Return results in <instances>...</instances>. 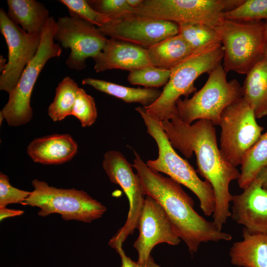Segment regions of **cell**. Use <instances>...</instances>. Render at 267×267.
Here are the masks:
<instances>
[{"label":"cell","mask_w":267,"mask_h":267,"mask_svg":"<svg viewBox=\"0 0 267 267\" xmlns=\"http://www.w3.org/2000/svg\"><path fill=\"white\" fill-rule=\"evenodd\" d=\"M178 34L195 52L221 43L214 27L199 23H181Z\"/></svg>","instance_id":"26"},{"label":"cell","mask_w":267,"mask_h":267,"mask_svg":"<svg viewBox=\"0 0 267 267\" xmlns=\"http://www.w3.org/2000/svg\"><path fill=\"white\" fill-rule=\"evenodd\" d=\"M171 72V70L148 66L130 72L127 79L133 85H141L146 88H157L167 84Z\"/></svg>","instance_id":"28"},{"label":"cell","mask_w":267,"mask_h":267,"mask_svg":"<svg viewBox=\"0 0 267 267\" xmlns=\"http://www.w3.org/2000/svg\"><path fill=\"white\" fill-rule=\"evenodd\" d=\"M223 49L222 67L227 73L246 75L264 59L265 21L223 19L214 27Z\"/></svg>","instance_id":"6"},{"label":"cell","mask_w":267,"mask_h":267,"mask_svg":"<svg viewBox=\"0 0 267 267\" xmlns=\"http://www.w3.org/2000/svg\"><path fill=\"white\" fill-rule=\"evenodd\" d=\"M80 122L82 127L91 126L96 121L97 112L93 97L80 88L76 98L72 115Z\"/></svg>","instance_id":"30"},{"label":"cell","mask_w":267,"mask_h":267,"mask_svg":"<svg viewBox=\"0 0 267 267\" xmlns=\"http://www.w3.org/2000/svg\"><path fill=\"white\" fill-rule=\"evenodd\" d=\"M232 219L253 234H267V191L258 174L243 192L232 195Z\"/></svg>","instance_id":"16"},{"label":"cell","mask_w":267,"mask_h":267,"mask_svg":"<svg viewBox=\"0 0 267 267\" xmlns=\"http://www.w3.org/2000/svg\"><path fill=\"white\" fill-rule=\"evenodd\" d=\"M6 60L2 55L0 56V72L2 73L6 68L7 64Z\"/></svg>","instance_id":"38"},{"label":"cell","mask_w":267,"mask_h":267,"mask_svg":"<svg viewBox=\"0 0 267 267\" xmlns=\"http://www.w3.org/2000/svg\"><path fill=\"white\" fill-rule=\"evenodd\" d=\"M66 6L70 14L75 15L87 22L100 27L111 21L107 15L95 10L85 0H60Z\"/></svg>","instance_id":"29"},{"label":"cell","mask_w":267,"mask_h":267,"mask_svg":"<svg viewBox=\"0 0 267 267\" xmlns=\"http://www.w3.org/2000/svg\"><path fill=\"white\" fill-rule=\"evenodd\" d=\"M147 49L152 66L171 71L194 52L179 34Z\"/></svg>","instance_id":"21"},{"label":"cell","mask_w":267,"mask_h":267,"mask_svg":"<svg viewBox=\"0 0 267 267\" xmlns=\"http://www.w3.org/2000/svg\"><path fill=\"white\" fill-rule=\"evenodd\" d=\"M89 4L97 12L107 15L112 19L133 13L126 0H87Z\"/></svg>","instance_id":"31"},{"label":"cell","mask_w":267,"mask_h":267,"mask_svg":"<svg viewBox=\"0 0 267 267\" xmlns=\"http://www.w3.org/2000/svg\"><path fill=\"white\" fill-rule=\"evenodd\" d=\"M116 252L120 256L121 260V267H160L154 261L153 258L150 256L148 259L143 262L139 263L134 262L127 256L125 254L123 247L119 249Z\"/></svg>","instance_id":"33"},{"label":"cell","mask_w":267,"mask_h":267,"mask_svg":"<svg viewBox=\"0 0 267 267\" xmlns=\"http://www.w3.org/2000/svg\"><path fill=\"white\" fill-rule=\"evenodd\" d=\"M267 165V131L262 134L246 154L237 179L239 186L245 188Z\"/></svg>","instance_id":"24"},{"label":"cell","mask_w":267,"mask_h":267,"mask_svg":"<svg viewBox=\"0 0 267 267\" xmlns=\"http://www.w3.org/2000/svg\"><path fill=\"white\" fill-rule=\"evenodd\" d=\"M243 240L234 242L229 251L231 263L239 267H267V234H253L244 227Z\"/></svg>","instance_id":"19"},{"label":"cell","mask_w":267,"mask_h":267,"mask_svg":"<svg viewBox=\"0 0 267 267\" xmlns=\"http://www.w3.org/2000/svg\"><path fill=\"white\" fill-rule=\"evenodd\" d=\"M82 84L90 86L97 90L121 99L125 102L139 103L143 107L153 103L162 92L156 88H133L90 77L84 79Z\"/></svg>","instance_id":"23"},{"label":"cell","mask_w":267,"mask_h":267,"mask_svg":"<svg viewBox=\"0 0 267 267\" xmlns=\"http://www.w3.org/2000/svg\"><path fill=\"white\" fill-rule=\"evenodd\" d=\"M262 178V187L267 191V165L258 174Z\"/></svg>","instance_id":"35"},{"label":"cell","mask_w":267,"mask_h":267,"mask_svg":"<svg viewBox=\"0 0 267 267\" xmlns=\"http://www.w3.org/2000/svg\"><path fill=\"white\" fill-rule=\"evenodd\" d=\"M102 167L110 181L120 186L130 204L127 219L124 225L110 240L109 245L116 251L122 247L129 235L134 232L145 200L140 179L133 171L125 157L120 152L110 150L104 155Z\"/></svg>","instance_id":"11"},{"label":"cell","mask_w":267,"mask_h":267,"mask_svg":"<svg viewBox=\"0 0 267 267\" xmlns=\"http://www.w3.org/2000/svg\"><path fill=\"white\" fill-rule=\"evenodd\" d=\"M223 17L244 22L267 21V0H243L237 7L224 12Z\"/></svg>","instance_id":"27"},{"label":"cell","mask_w":267,"mask_h":267,"mask_svg":"<svg viewBox=\"0 0 267 267\" xmlns=\"http://www.w3.org/2000/svg\"><path fill=\"white\" fill-rule=\"evenodd\" d=\"M226 73L219 64L191 98H179L176 102L178 118L187 124L204 119L219 125L224 110L242 97V86L235 79L228 81Z\"/></svg>","instance_id":"7"},{"label":"cell","mask_w":267,"mask_h":267,"mask_svg":"<svg viewBox=\"0 0 267 267\" xmlns=\"http://www.w3.org/2000/svg\"><path fill=\"white\" fill-rule=\"evenodd\" d=\"M93 59L97 73L111 69L131 72L152 66L146 48L112 38L108 39L101 51Z\"/></svg>","instance_id":"17"},{"label":"cell","mask_w":267,"mask_h":267,"mask_svg":"<svg viewBox=\"0 0 267 267\" xmlns=\"http://www.w3.org/2000/svg\"><path fill=\"white\" fill-rule=\"evenodd\" d=\"M32 183L34 190L24 205L40 208L38 215L41 217L56 213L66 221L90 222L106 211L105 206L82 190L58 188L38 179Z\"/></svg>","instance_id":"8"},{"label":"cell","mask_w":267,"mask_h":267,"mask_svg":"<svg viewBox=\"0 0 267 267\" xmlns=\"http://www.w3.org/2000/svg\"><path fill=\"white\" fill-rule=\"evenodd\" d=\"M128 5L133 9L137 7L141 3L142 0H126Z\"/></svg>","instance_id":"37"},{"label":"cell","mask_w":267,"mask_h":267,"mask_svg":"<svg viewBox=\"0 0 267 267\" xmlns=\"http://www.w3.org/2000/svg\"><path fill=\"white\" fill-rule=\"evenodd\" d=\"M256 118L253 109L243 97L229 105L221 117L220 149L225 159L235 167L242 164L262 135L263 128Z\"/></svg>","instance_id":"10"},{"label":"cell","mask_w":267,"mask_h":267,"mask_svg":"<svg viewBox=\"0 0 267 267\" xmlns=\"http://www.w3.org/2000/svg\"><path fill=\"white\" fill-rule=\"evenodd\" d=\"M56 21L50 16L41 33L39 49L22 72L13 89L9 93L7 102L0 112L10 126L16 127L27 124L33 117L30 101L33 90L38 77L47 62L59 57L62 48L54 42Z\"/></svg>","instance_id":"5"},{"label":"cell","mask_w":267,"mask_h":267,"mask_svg":"<svg viewBox=\"0 0 267 267\" xmlns=\"http://www.w3.org/2000/svg\"><path fill=\"white\" fill-rule=\"evenodd\" d=\"M136 228L139 235L133 247L138 253L139 263L148 259L156 245L166 243L177 245L180 241L163 207L148 195L145 196Z\"/></svg>","instance_id":"15"},{"label":"cell","mask_w":267,"mask_h":267,"mask_svg":"<svg viewBox=\"0 0 267 267\" xmlns=\"http://www.w3.org/2000/svg\"><path fill=\"white\" fill-rule=\"evenodd\" d=\"M0 30L7 45L8 61L0 76V89L9 93L40 46L41 34H29L12 21L0 9Z\"/></svg>","instance_id":"13"},{"label":"cell","mask_w":267,"mask_h":267,"mask_svg":"<svg viewBox=\"0 0 267 267\" xmlns=\"http://www.w3.org/2000/svg\"><path fill=\"white\" fill-rule=\"evenodd\" d=\"M7 15L14 23L29 34H41L50 17L44 4L35 0H7Z\"/></svg>","instance_id":"20"},{"label":"cell","mask_w":267,"mask_h":267,"mask_svg":"<svg viewBox=\"0 0 267 267\" xmlns=\"http://www.w3.org/2000/svg\"><path fill=\"white\" fill-rule=\"evenodd\" d=\"M264 59H265L267 61V21H265Z\"/></svg>","instance_id":"36"},{"label":"cell","mask_w":267,"mask_h":267,"mask_svg":"<svg viewBox=\"0 0 267 267\" xmlns=\"http://www.w3.org/2000/svg\"><path fill=\"white\" fill-rule=\"evenodd\" d=\"M24 213V211L20 210L9 209L6 207L0 208V220L9 217L20 216Z\"/></svg>","instance_id":"34"},{"label":"cell","mask_w":267,"mask_h":267,"mask_svg":"<svg viewBox=\"0 0 267 267\" xmlns=\"http://www.w3.org/2000/svg\"><path fill=\"white\" fill-rule=\"evenodd\" d=\"M31 192L21 190L12 186L7 176L0 174V208L6 207L9 204L21 203L24 205Z\"/></svg>","instance_id":"32"},{"label":"cell","mask_w":267,"mask_h":267,"mask_svg":"<svg viewBox=\"0 0 267 267\" xmlns=\"http://www.w3.org/2000/svg\"><path fill=\"white\" fill-rule=\"evenodd\" d=\"M106 37L148 48L178 34V23L129 13L97 27Z\"/></svg>","instance_id":"14"},{"label":"cell","mask_w":267,"mask_h":267,"mask_svg":"<svg viewBox=\"0 0 267 267\" xmlns=\"http://www.w3.org/2000/svg\"><path fill=\"white\" fill-rule=\"evenodd\" d=\"M242 97L253 109L256 118L267 115V61L263 59L246 74Z\"/></svg>","instance_id":"22"},{"label":"cell","mask_w":267,"mask_h":267,"mask_svg":"<svg viewBox=\"0 0 267 267\" xmlns=\"http://www.w3.org/2000/svg\"><path fill=\"white\" fill-rule=\"evenodd\" d=\"M143 120L147 132L155 140L158 157L149 160L147 166L156 172L168 175L170 178L190 189L198 198L200 207L206 216L213 214L216 199L213 188L207 180H202L188 161L175 150L162 127L161 121L146 112L143 107L135 108Z\"/></svg>","instance_id":"3"},{"label":"cell","mask_w":267,"mask_h":267,"mask_svg":"<svg viewBox=\"0 0 267 267\" xmlns=\"http://www.w3.org/2000/svg\"><path fill=\"white\" fill-rule=\"evenodd\" d=\"M223 57L221 43L192 53L171 70L169 80L159 97L151 105L143 107L146 112L160 121L177 116V100L182 95L187 98L196 92L195 81L204 73L209 74L221 64Z\"/></svg>","instance_id":"4"},{"label":"cell","mask_w":267,"mask_h":267,"mask_svg":"<svg viewBox=\"0 0 267 267\" xmlns=\"http://www.w3.org/2000/svg\"><path fill=\"white\" fill-rule=\"evenodd\" d=\"M77 84L70 77H64L58 85L55 95L48 108V114L54 121H60L72 115L78 91Z\"/></svg>","instance_id":"25"},{"label":"cell","mask_w":267,"mask_h":267,"mask_svg":"<svg viewBox=\"0 0 267 267\" xmlns=\"http://www.w3.org/2000/svg\"><path fill=\"white\" fill-rule=\"evenodd\" d=\"M243 0H142L133 10L135 15L152 19L181 23H199L215 27L224 12Z\"/></svg>","instance_id":"9"},{"label":"cell","mask_w":267,"mask_h":267,"mask_svg":"<svg viewBox=\"0 0 267 267\" xmlns=\"http://www.w3.org/2000/svg\"><path fill=\"white\" fill-rule=\"evenodd\" d=\"M161 123L174 148L186 158L195 154L197 171L213 188L216 207L213 222L222 230L231 216L229 206L232 195L229 192V184L238 179L240 173L225 159L219 148L215 125L204 119L187 124L178 116Z\"/></svg>","instance_id":"1"},{"label":"cell","mask_w":267,"mask_h":267,"mask_svg":"<svg viewBox=\"0 0 267 267\" xmlns=\"http://www.w3.org/2000/svg\"><path fill=\"white\" fill-rule=\"evenodd\" d=\"M56 26L54 39L70 49L66 64L72 70L84 69L86 60L101 51L108 40L97 28L74 15L58 18Z\"/></svg>","instance_id":"12"},{"label":"cell","mask_w":267,"mask_h":267,"mask_svg":"<svg viewBox=\"0 0 267 267\" xmlns=\"http://www.w3.org/2000/svg\"><path fill=\"white\" fill-rule=\"evenodd\" d=\"M132 166L138 176L145 194L163 207L177 235L186 245L191 254L202 243L230 241L232 236L220 230L213 222L207 221L194 209V201L180 184L150 169L134 152Z\"/></svg>","instance_id":"2"},{"label":"cell","mask_w":267,"mask_h":267,"mask_svg":"<svg viewBox=\"0 0 267 267\" xmlns=\"http://www.w3.org/2000/svg\"><path fill=\"white\" fill-rule=\"evenodd\" d=\"M78 151V144L69 134H54L36 138L27 147L33 161L44 165L61 164L71 160Z\"/></svg>","instance_id":"18"}]
</instances>
